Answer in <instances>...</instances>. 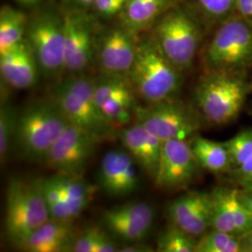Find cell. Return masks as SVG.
<instances>
[{
    "label": "cell",
    "instance_id": "6da1fadb",
    "mask_svg": "<svg viewBox=\"0 0 252 252\" xmlns=\"http://www.w3.org/2000/svg\"><path fill=\"white\" fill-rule=\"evenodd\" d=\"M182 71L166 58L149 32L139 34L135 61L127 78L146 104L177 98Z\"/></svg>",
    "mask_w": 252,
    "mask_h": 252
},
{
    "label": "cell",
    "instance_id": "7a4b0ae2",
    "mask_svg": "<svg viewBox=\"0 0 252 252\" xmlns=\"http://www.w3.org/2000/svg\"><path fill=\"white\" fill-rule=\"evenodd\" d=\"M204 27L194 9L182 2L164 13L148 32L162 54L183 72L196 57Z\"/></svg>",
    "mask_w": 252,
    "mask_h": 252
},
{
    "label": "cell",
    "instance_id": "3957f363",
    "mask_svg": "<svg viewBox=\"0 0 252 252\" xmlns=\"http://www.w3.org/2000/svg\"><path fill=\"white\" fill-rule=\"evenodd\" d=\"M247 75L206 72L193 94V107L211 126H225L239 116L252 91Z\"/></svg>",
    "mask_w": 252,
    "mask_h": 252
},
{
    "label": "cell",
    "instance_id": "277c9868",
    "mask_svg": "<svg viewBox=\"0 0 252 252\" xmlns=\"http://www.w3.org/2000/svg\"><path fill=\"white\" fill-rule=\"evenodd\" d=\"M202 61L206 72L247 75L252 67V24L234 13L217 26Z\"/></svg>",
    "mask_w": 252,
    "mask_h": 252
},
{
    "label": "cell",
    "instance_id": "5b68a950",
    "mask_svg": "<svg viewBox=\"0 0 252 252\" xmlns=\"http://www.w3.org/2000/svg\"><path fill=\"white\" fill-rule=\"evenodd\" d=\"M49 219L41 180H9L5 215V234L9 243L20 249Z\"/></svg>",
    "mask_w": 252,
    "mask_h": 252
},
{
    "label": "cell",
    "instance_id": "8992f818",
    "mask_svg": "<svg viewBox=\"0 0 252 252\" xmlns=\"http://www.w3.org/2000/svg\"><path fill=\"white\" fill-rule=\"evenodd\" d=\"M95 81L87 76L63 80L54 88L53 102L66 122L99 139L113 134L116 129L100 112L94 98Z\"/></svg>",
    "mask_w": 252,
    "mask_h": 252
},
{
    "label": "cell",
    "instance_id": "52a82bcc",
    "mask_svg": "<svg viewBox=\"0 0 252 252\" xmlns=\"http://www.w3.org/2000/svg\"><path fill=\"white\" fill-rule=\"evenodd\" d=\"M69 124L54 102L36 103L18 113L13 143L34 162H44L50 149Z\"/></svg>",
    "mask_w": 252,
    "mask_h": 252
},
{
    "label": "cell",
    "instance_id": "ba28073f",
    "mask_svg": "<svg viewBox=\"0 0 252 252\" xmlns=\"http://www.w3.org/2000/svg\"><path fill=\"white\" fill-rule=\"evenodd\" d=\"M136 123L145 126L161 141L191 140L207 122L194 107H189L177 98L136 106Z\"/></svg>",
    "mask_w": 252,
    "mask_h": 252
},
{
    "label": "cell",
    "instance_id": "9c48e42d",
    "mask_svg": "<svg viewBox=\"0 0 252 252\" xmlns=\"http://www.w3.org/2000/svg\"><path fill=\"white\" fill-rule=\"evenodd\" d=\"M40 73L47 78L64 71L63 12L44 10L29 19L26 35Z\"/></svg>",
    "mask_w": 252,
    "mask_h": 252
},
{
    "label": "cell",
    "instance_id": "30bf717a",
    "mask_svg": "<svg viewBox=\"0 0 252 252\" xmlns=\"http://www.w3.org/2000/svg\"><path fill=\"white\" fill-rule=\"evenodd\" d=\"M102 140L97 136L68 125L46 156V164L63 175H81Z\"/></svg>",
    "mask_w": 252,
    "mask_h": 252
},
{
    "label": "cell",
    "instance_id": "8fae6325",
    "mask_svg": "<svg viewBox=\"0 0 252 252\" xmlns=\"http://www.w3.org/2000/svg\"><path fill=\"white\" fill-rule=\"evenodd\" d=\"M64 32V71L78 74L92 63L95 54L94 22L84 9L63 12Z\"/></svg>",
    "mask_w": 252,
    "mask_h": 252
},
{
    "label": "cell",
    "instance_id": "7c38bea8",
    "mask_svg": "<svg viewBox=\"0 0 252 252\" xmlns=\"http://www.w3.org/2000/svg\"><path fill=\"white\" fill-rule=\"evenodd\" d=\"M201 166L191 150L190 140L163 141L154 182L160 189H176L189 185Z\"/></svg>",
    "mask_w": 252,
    "mask_h": 252
},
{
    "label": "cell",
    "instance_id": "4fadbf2b",
    "mask_svg": "<svg viewBox=\"0 0 252 252\" xmlns=\"http://www.w3.org/2000/svg\"><path fill=\"white\" fill-rule=\"evenodd\" d=\"M139 35L122 25L95 36V54L102 72L127 76L135 61Z\"/></svg>",
    "mask_w": 252,
    "mask_h": 252
},
{
    "label": "cell",
    "instance_id": "5bb4252c",
    "mask_svg": "<svg viewBox=\"0 0 252 252\" xmlns=\"http://www.w3.org/2000/svg\"><path fill=\"white\" fill-rule=\"evenodd\" d=\"M166 213L171 224L198 239L211 229L210 192L187 191L168 204Z\"/></svg>",
    "mask_w": 252,
    "mask_h": 252
},
{
    "label": "cell",
    "instance_id": "9a60e30c",
    "mask_svg": "<svg viewBox=\"0 0 252 252\" xmlns=\"http://www.w3.org/2000/svg\"><path fill=\"white\" fill-rule=\"evenodd\" d=\"M211 229L241 236L252 230V219L238 195V188L218 186L210 191Z\"/></svg>",
    "mask_w": 252,
    "mask_h": 252
},
{
    "label": "cell",
    "instance_id": "2e32d148",
    "mask_svg": "<svg viewBox=\"0 0 252 252\" xmlns=\"http://www.w3.org/2000/svg\"><path fill=\"white\" fill-rule=\"evenodd\" d=\"M138 181L136 162L126 151L112 150L104 155L97 173V183L108 195H128L136 189Z\"/></svg>",
    "mask_w": 252,
    "mask_h": 252
},
{
    "label": "cell",
    "instance_id": "e0dca14e",
    "mask_svg": "<svg viewBox=\"0 0 252 252\" xmlns=\"http://www.w3.org/2000/svg\"><path fill=\"white\" fill-rule=\"evenodd\" d=\"M0 73L5 82L15 89H28L36 84L40 70L27 38L0 53Z\"/></svg>",
    "mask_w": 252,
    "mask_h": 252
},
{
    "label": "cell",
    "instance_id": "ac0fdd59",
    "mask_svg": "<svg viewBox=\"0 0 252 252\" xmlns=\"http://www.w3.org/2000/svg\"><path fill=\"white\" fill-rule=\"evenodd\" d=\"M118 136L126 152L154 180L159 166L162 141L139 123L123 128Z\"/></svg>",
    "mask_w": 252,
    "mask_h": 252
},
{
    "label": "cell",
    "instance_id": "d6986e66",
    "mask_svg": "<svg viewBox=\"0 0 252 252\" xmlns=\"http://www.w3.org/2000/svg\"><path fill=\"white\" fill-rule=\"evenodd\" d=\"M77 236L72 220L50 218L27 238L20 250L28 252H72Z\"/></svg>",
    "mask_w": 252,
    "mask_h": 252
},
{
    "label": "cell",
    "instance_id": "ffe728a7",
    "mask_svg": "<svg viewBox=\"0 0 252 252\" xmlns=\"http://www.w3.org/2000/svg\"><path fill=\"white\" fill-rule=\"evenodd\" d=\"M184 0H127L120 25L139 35L148 32L164 13Z\"/></svg>",
    "mask_w": 252,
    "mask_h": 252
},
{
    "label": "cell",
    "instance_id": "44dd1931",
    "mask_svg": "<svg viewBox=\"0 0 252 252\" xmlns=\"http://www.w3.org/2000/svg\"><path fill=\"white\" fill-rule=\"evenodd\" d=\"M190 146L201 168L214 174H230L233 170L230 155L223 142L197 135L190 140Z\"/></svg>",
    "mask_w": 252,
    "mask_h": 252
},
{
    "label": "cell",
    "instance_id": "7402d4cb",
    "mask_svg": "<svg viewBox=\"0 0 252 252\" xmlns=\"http://www.w3.org/2000/svg\"><path fill=\"white\" fill-rule=\"evenodd\" d=\"M29 19L27 14L9 5L0 9V53L17 45L26 38Z\"/></svg>",
    "mask_w": 252,
    "mask_h": 252
},
{
    "label": "cell",
    "instance_id": "603a6c76",
    "mask_svg": "<svg viewBox=\"0 0 252 252\" xmlns=\"http://www.w3.org/2000/svg\"><path fill=\"white\" fill-rule=\"evenodd\" d=\"M102 222L110 234L126 243L141 242L149 234L153 224L121 220L114 217L102 215Z\"/></svg>",
    "mask_w": 252,
    "mask_h": 252
},
{
    "label": "cell",
    "instance_id": "cb8c5ba5",
    "mask_svg": "<svg viewBox=\"0 0 252 252\" xmlns=\"http://www.w3.org/2000/svg\"><path fill=\"white\" fill-rule=\"evenodd\" d=\"M236 0H193L191 7L205 27H217L234 13Z\"/></svg>",
    "mask_w": 252,
    "mask_h": 252
},
{
    "label": "cell",
    "instance_id": "d4e9b609",
    "mask_svg": "<svg viewBox=\"0 0 252 252\" xmlns=\"http://www.w3.org/2000/svg\"><path fill=\"white\" fill-rule=\"evenodd\" d=\"M135 94L113 97L103 102L99 110L102 115L115 128L126 126L135 114Z\"/></svg>",
    "mask_w": 252,
    "mask_h": 252
},
{
    "label": "cell",
    "instance_id": "484cf974",
    "mask_svg": "<svg viewBox=\"0 0 252 252\" xmlns=\"http://www.w3.org/2000/svg\"><path fill=\"white\" fill-rule=\"evenodd\" d=\"M195 252H242L239 236L215 229L197 239Z\"/></svg>",
    "mask_w": 252,
    "mask_h": 252
},
{
    "label": "cell",
    "instance_id": "4316f807",
    "mask_svg": "<svg viewBox=\"0 0 252 252\" xmlns=\"http://www.w3.org/2000/svg\"><path fill=\"white\" fill-rule=\"evenodd\" d=\"M197 238L171 224L162 231L157 239L156 252H195Z\"/></svg>",
    "mask_w": 252,
    "mask_h": 252
},
{
    "label": "cell",
    "instance_id": "83f0119b",
    "mask_svg": "<svg viewBox=\"0 0 252 252\" xmlns=\"http://www.w3.org/2000/svg\"><path fill=\"white\" fill-rule=\"evenodd\" d=\"M51 180L60 190L63 199L92 200L95 190V187L83 180L81 175L56 174L54 177H51Z\"/></svg>",
    "mask_w": 252,
    "mask_h": 252
},
{
    "label": "cell",
    "instance_id": "f1b7e54d",
    "mask_svg": "<svg viewBox=\"0 0 252 252\" xmlns=\"http://www.w3.org/2000/svg\"><path fill=\"white\" fill-rule=\"evenodd\" d=\"M18 113L8 104L0 108V161L3 165L8 158L9 147L15 135Z\"/></svg>",
    "mask_w": 252,
    "mask_h": 252
},
{
    "label": "cell",
    "instance_id": "f546056e",
    "mask_svg": "<svg viewBox=\"0 0 252 252\" xmlns=\"http://www.w3.org/2000/svg\"><path fill=\"white\" fill-rule=\"evenodd\" d=\"M223 143L230 155L233 170L238 168L252 157V128L240 131Z\"/></svg>",
    "mask_w": 252,
    "mask_h": 252
},
{
    "label": "cell",
    "instance_id": "4dcf8cb0",
    "mask_svg": "<svg viewBox=\"0 0 252 252\" xmlns=\"http://www.w3.org/2000/svg\"><path fill=\"white\" fill-rule=\"evenodd\" d=\"M103 214L121 220L139 221L153 224L154 210L153 207L145 202H132L126 205L109 208Z\"/></svg>",
    "mask_w": 252,
    "mask_h": 252
},
{
    "label": "cell",
    "instance_id": "1f68e13d",
    "mask_svg": "<svg viewBox=\"0 0 252 252\" xmlns=\"http://www.w3.org/2000/svg\"><path fill=\"white\" fill-rule=\"evenodd\" d=\"M100 229L92 227L79 234L74 242L72 252H95Z\"/></svg>",
    "mask_w": 252,
    "mask_h": 252
},
{
    "label": "cell",
    "instance_id": "d6a6232c",
    "mask_svg": "<svg viewBox=\"0 0 252 252\" xmlns=\"http://www.w3.org/2000/svg\"><path fill=\"white\" fill-rule=\"evenodd\" d=\"M127 0H94L93 8L101 18L111 19L120 16Z\"/></svg>",
    "mask_w": 252,
    "mask_h": 252
},
{
    "label": "cell",
    "instance_id": "836d02e7",
    "mask_svg": "<svg viewBox=\"0 0 252 252\" xmlns=\"http://www.w3.org/2000/svg\"><path fill=\"white\" fill-rule=\"evenodd\" d=\"M230 174L233 176L234 182L238 185V189L252 190V155L247 162Z\"/></svg>",
    "mask_w": 252,
    "mask_h": 252
},
{
    "label": "cell",
    "instance_id": "e575fe53",
    "mask_svg": "<svg viewBox=\"0 0 252 252\" xmlns=\"http://www.w3.org/2000/svg\"><path fill=\"white\" fill-rule=\"evenodd\" d=\"M118 251L119 249L111 237L108 236L104 231L100 230L95 252H115Z\"/></svg>",
    "mask_w": 252,
    "mask_h": 252
},
{
    "label": "cell",
    "instance_id": "d590c367",
    "mask_svg": "<svg viewBox=\"0 0 252 252\" xmlns=\"http://www.w3.org/2000/svg\"><path fill=\"white\" fill-rule=\"evenodd\" d=\"M234 13L252 24V0H236Z\"/></svg>",
    "mask_w": 252,
    "mask_h": 252
},
{
    "label": "cell",
    "instance_id": "8d00e7d4",
    "mask_svg": "<svg viewBox=\"0 0 252 252\" xmlns=\"http://www.w3.org/2000/svg\"><path fill=\"white\" fill-rule=\"evenodd\" d=\"M238 195L252 219V190L238 189Z\"/></svg>",
    "mask_w": 252,
    "mask_h": 252
},
{
    "label": "cell",
    "instance_id": "74e56055",
    "mask_svg": "<svg viewBox=\"0 0 252 252\" xmlns=\"http://www.w3.org/2000/svg\"><path fill=\"white\" fill-rule=\"evenodd\" d=\"M140 242H135V243H129V245H126L125 247H122L119 249L118 252H153V250L150 247H147L145 245L139 244Z\"/></svg>",
    "mask_w": 252,
    "mask_h": 252
},
{
    "label": "cell",
    "instance_id": "f35d334b",
    "mask_svg": "<svg viewBox=\"0 0 252 252\" xmlns=\"http://www.w3.org/2000/svg\"><path fill=\"white\" fill-rule=\"evenodd\" d=\"M242 252H252V230L239 236Z\"/></svg>",
    "mask_w": 252,
    "mask_h": 252
},
{
    "label": "cell",
    "instance_id": "ab89813d",
    "mask_svg": "<svg viewBox=\"0 0 252 252\" xmlns=\"http://www.w3.org/2000/svg\"><path fill=\"white\" fill-rule=\"evenodd\" d=\"M71 6L75 7L74 9H85L94 6V0H66Z\"/></svg>",
    "mask_w": 252,
    "mask_h": 252
},
{
    "label": "cell",
    "instance_id": "60d3db41",
    "mask_svg": "<svg viewBox=\"0 0 252 252\" xmlns=\"http://www.w3.org/2000/svg\"><path fill=\"white\" fill-rule=\"evenodd\" d=\"M14 1H16L20 5H23L26 7H35L42 2V0H14Z\"/></svg>",
    "mask_w": 252,
    "mask_h": 252
},
{
    "label": "cell",
    "instance_id": "b9f144b4",
    "mask_svg": "<svg viewBox=\"0 0 252 252\" xmlns=\"http://www.w3.org/2000/svg\"></svg>",
    "mask_w": 252,
    "mask_h": 252
}]
</instances>
